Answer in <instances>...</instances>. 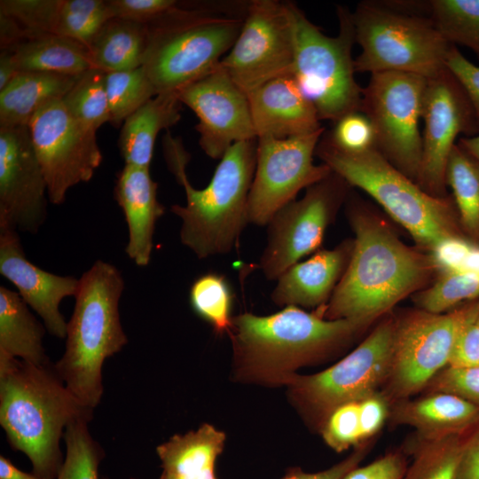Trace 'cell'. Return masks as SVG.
<instances>
[{
	"label": "cell",
	"instance_id": "obj_40",
	"mask_svg": "<svg viewBox=\"0 0 479 479\" xmlns=\"http://www.w3.org/2000/svg\"><path fill=\"white\" fill-rule=\"evenodd\" d=\"M323 137L334 148L346 153H359L377 149L374 126L362 111L342 115L334 122L332 130L325 131Z\"/></svg>",
	"mask_w": 479,
	"mask_h": 479
},
{
	"label": "cell",
	"instance_id": "obj_50",
	"mask_svg": "<svg viewBox=\"0 0 479 479\" xmlns=\"http://www.w3.org/2000/svg\"><path fill=\"white\" fill-rule=\"evenodd\" d=\"M362 454L357 452L342 462L318 473H305L300 469H294L282 479H342L348 472L357 467Z\"/></svg>",
	"mask_w": 479,
	"mask_h": 479
},
{
	"label": "cell",
	"instance_id": "obj_21",
	"mask_svg": "<svg viewBox=\"0 0 479 479\" xmlns=\"http://www.w3.org/2000/svg\"><path fill=\"white\" fill-rule=\"evenodd\" d=\"M247 98L256 138H287L323 128L292 74L258 86Z\"/></svg>",
	"mask_w": 479,
	"mask_h": 479
},
{
	"label": "cell",
	"instance_id": "obj_17",
	"mask_svg": "<svg viewBox=\"0 0 479 479\" xmlns=\"http://www.w3.org/2000/svg\"><path fill=\"white\" fill-rule=\"evenodd\" d=\"M396 329L379 326L361 344L328 369L310 376L292 377L296 394L318 409L332 410L359 402L390 373Z\"/></svg>",
	"mask_w": 479,
	"mask_h": 479
},
{
	"label": "cell",
	"instance_id": "obj_11",
	"mask_svg": "<svg viewBox=\"0 0 479 479\" xmlns=\"http://www.w3.org/2000/svg\"><path fill=\"white\" fill-rule=\"evenodd\" d=\"M51 203L60 205L68 190L89 182L102 162L97 130L68 112L61 99L43 104L27 124Z\"/></svg>",
	"mask_w": 479,
	"mask_h": 479
},
{
	"label": "cell",
	"instance_id": "obj_38",
	"mask_svg": "<svg viewBox=\"0 0 479 479\" xmlns=\"http://www.w3.org/2000/svg\"><path fill=\"white\" fill-rule=\"evenodd\" d=\"M479 296V277L463 271L441 273L437 281L419 297L428 313L441 314L456 304Z\"/></svg>",
	"mask_w": 479,
	"mask_h": 479
},
{
	"label": "cell",
	"instance_id": "obj_3",
	"mask_svg": "<svg viewBox=\"0 0 479 479\" xmlns=\"http://www.w3.org/2000/svg\"><path fill=\"white\" fill-rule=\"evenodd\" d=\"M247 4H179L147 25L142 67L158 94L177 92L219 66L242 28Z\"/></svg>",
	"mask_w": 479,
	"mask_h": 479
},
{
	"label": "cell",
	"instance_id": "obj_41",
	"mask_svg": "<svg viewBox=\"0 0 479 479\" xmlns=\"http://www.w3.org/2000/svg\"><path fill=\"white\" fill-rule=\"evenodd\" d=\"M462 450L453 445H436L425 451L405 479H456Z\"/></svg>",
	"mask_w": 479,
	"mask_h": 479
},
{
	"label": "cell",
	"instance_id": "obj_16",
	"mask_svg": "<svg viewBox=\"0 0 479 479\" xmlns=\"http://www.w3.org/2000/svg\"><path fill=\"white\" fill-rule=\"evenodd\" d=\"M479 317V302L448 313H426L396 329L390 373L397 389L412 393L449 365L464 328Z\"/></svg>",
	"mask_w": 479,
	"mask_h": 479
},
{
	"label": "cell",
	"instance_id": "obj_14",
	"mask_svg": "<svg viewBox=\"0 0 479 479\" xmlns=\"http://www.w3.org/2000/svg\"><path fill=\"white\" fill-rule=\"evenodd\" d=\"M348 186L342 177L332 171L309 186L301 200H293L272 216L259 261L267 279L277 280L303 256L318 250Z\"/></svg>",
	"mask_w": 479,
	"mask_h": 479
},
{
	"label": "cell",
	"instance_id": "obj_54",
	"mask_svg": "<svg viewBox=\"0 0 479 479\" xmlns=\"http://www.w3.org/2000/svg\"><path fill=\"white\" fill-rule=\"evenodd\" d=\"M457 144L479 162V134L472 137H462Z\"/></svg>",
	"mask_w": 479,
	"mask_h": 479
},
{
	"label": "cell",
	"instance_id": "obj_27",
	"mask_svg": "<svg viewBox=\"0 0 479 479\" xmlns=\"http://www.w3.org/2000/svg\"><path fill=\"white\" fill-rule=\"evenodd\" d=\"M27 306L19 294L0 287V358L48 365L43 346L44 327Z\"/></svg>",
	"mask_w": 479,
	"mask_h": 479
},
{
	"label": "cell",
	"instance_id": "obj_47",
	"mask_svg": "<svg viewBox=\"0 0 479 479\" xmlns=\"http://www.w3.org/2000/svg\"><path fill=\"white\" fill-rule=\"evenodd\" d=\"M479 365V317L467 326L455 344L450 367Z\"/></svg>",
	"mask_w": 479,
	"mask_h": 479
},
{
	"label": "cell",
	"instance_id": "obj_15",
	"mask_svg": "<svg viewBox=\"0 0 479 479\" xmlns=\"http://www.w3.org/2000/svg\"><path fill=\"white\" fill-rule=\"evenodd\" d=\"M422 120V157L417 183L428 193L443 196L446 166L456 138L459 134H479L469 98L447 67L428 78Z\"/></svg>",
	"mask_w": 479,
	"mask_h": 479
},
{
	"label": "cell",
	"instance_id": "obj_49",
	"mask_svg": "<svg viewBox=\"0 0 479 479\" xmlns=\"http://www.w3.org/2000/svg\"><path fill=\"white\" fill-rule=\"evenodd\" d=\"M361 438L374 434L382 425L386 409L383 402L375 397H368L358 402Z\"/></svg>",
	"mask_w": 479,
	"mask_h": 479
},
{
	"label": "cell",
	"instance_id": "obj_53",
	"mask_svg": "<svg viewBox=\"0 0 479 479\" xmlns=\"http://www.w3.org/2000/svg\"><path fill=\"white\" fill-rule=\"evenodd\" d=\"M0 479H43L34 473L21 471L3 455L0 456Z\"/></svg>",
	"mask_w": 479,
	"mask_h": 479
},
{
	"label": "cell",
	"instance_id": "obj_52",
	"mask_svg": "<svg viewBox=\"0 0 479 479\" xmlns=\"http://www.w3.org/2000/svg\"><path fill=\"white\" fill-rule=\"evenodd\" d=\"M19 73L13 51L2 49L0 52V90Z\"/></svg>",
	"mask_w": 479,
	"mask_h": 479
},
{
	"label": "cell",
	"instance_id": "obj_42",
	"mask_svg": "<svg viewBox=\"0 0 479 479\" xmlns=\"http://www.w3.org/2000/svg\"><path fill=\"white\" fill-rule=\"evenodd\" d=\"M324 438L337 452L346 450L362 439L358 402L342 404L332 412L324 429Z\"/></svg>",
	"mask_w": 479,
	"mask_h": 479
},
{
	"label": "cell",
	"instance_id": "obj_36",
	"mask_svg": "<svg viewBox=\"0 0 479 479\" xmlns=\"http://www.w3.org/2000/svg\"><path fill=\"white\" fill-rule=\"evenodd\" d=\"M111 19L114 18L107 0H62L55 34L89 48Z\"/></svg>",
	"mask_w": 479,
	"mask_h": 479
},
{
	"label": "cell",
	"instance_id": "obj_26",
	"mask_svg": "<svg viewBox=\"0 0 479 479\" xmlns=\"http://www.w3.org/2000/svg\"><path fill=\"white\" fill-rule=\"evenodd\" d=\"M80 75L19 72L0 90V128L27 126L43 104L61 99Z\"/></svg>",
	"mask_w": 479,
	"mask_h": 479
},
{
	"label": "cell",
	"instance_id": "obj_12",
	"mask_svg": "<svg viewBox=\"0 0 479 479\" xmlns=\"http://www.w3.org/2000/svg\"><path fill=\"white\" fill-rule=\"evenodd\" d=\"M294 58L290 2L248 1L242 28L220 66L245 92L292 74Z\"/></svg>",
	"mask_w": 479,
	"mask_h": 479
},
{
	"label": "cell",
	"instance_id": "obj_1",
	"mask_svg": "<svg viewBox=\"0 0 479 479\" xmlns=\"http://www.w3.org/2000/svg\"><path fill=\"white\" fill-rule=\"evenodd\" d=\"M54 367L0 358V424L12 448L26 454L33 473L56 479L64 462L59 440L72 421L90 420Z\"/></svg>",
	"mask_w": 479,
	"mask_h": 479
},
{
	"label": "cell",
	"instance_id": "obj_5",
	"mask_svg": "<svg viewBox=\"0 0 479 479\" xmlns=\"http://www.w3.org/2000/svg\"><path fill=\"white\" fill-rule=\"evenodd\" d=\"M256 145L257 139L232 145L203 189H194L186 172L177 177L185 191L186 204H174L170 210L181 220L182 244L199 259L231 252L248 224L247 203Z\"/></svg>",
	"mask_w": 479,
	"mask_h": 479
},
{
	"label": "cell",
	"instance_id": "obj_4",
	"mask_svg": "<svg viewBox=\"0 0 479 479\" xmlns=\"http://www.w3.org/2000/svg\"><path fill=\"white\" fill-rule=\"evenodd\" d=\"M123 290L121 271L102 260L82 275L74 311L67 324L66 350L54 365L68 389L91 409L103 395L105 360L128 342L119 314Z\"/></svg>",
	"mask_w": 479,
	"mask_h": 479
},
{
	"label": "cell",
	"instance_id": "obj_8",
	"mask_svg": "<svg viewBox=\"0 0 479 479\" xmlns=\"http://www.w3.org/2000/svg\"><path fill=\"white\" fill-rule=\"evenodd\" d=\"M294 58L292 75L321 120L333 122L361 111L363 88L355 79L351 51L355 38L352 12L337 5L339 32L325 35L304 12L290 2Z\"/></svg>",
	"mask_w": 479,
	"mask_h": 479
},
{
	"label": "cell",
	"instance_id": "obj_31",
	"mask_svg": "<svg viewBox=\"0 0 479 479\" xmlns=\"http://www.w3.org/2000/svg\"><path fill=\"white\" fill-rule=\"evenodd\" d=\"M445 182L452 190L461 227L479 243V162L458 144L448 159Z\"/></svg>",
	"mask_w": 479,
	"mask_h": 479
},
{
	"label": "cell",
	"instance_id": "obj_19",
	"mask_svg": "<svg viewBox=\"0 0 479 479\" xmlns=\"http://www.w3.org/2000/svg\"><path fill=\"white\" fill-rule=\"evenodd\" d=\"M177 95L198 117L199 144L208 157L220 160L235 143L257 139L247 95L220 65Z\"/></svg>",
	"mask_w": 479,
	"mask_h": 479
},
{
	"label": "cell",
	"instance_id": "obj_9",
	"mask_svg": "<svg viewBox=\"0 0 479 479\" xmlns=\"http://www.w3.org/2000/svg\"><path fill=\"white\" fill-rule=\"evenodd\" d=\"M358 326L349 319H324L294 305L268 316L247 312L232 318L238 359L274 376L286 375L292 367L342 342Z\"/></svg>",
	"mask_w": 479,
	"mask_h": 479
},
{
	"label": "cell",
	"instance_id": "obj_35",
	"mask_svg": "<svg viewBox=\"0 0 479 479\" xmlns=\"http://www.w3.org/2000/svg\"><path fill=\"white\" fill-rule=\"evenodd\" d=\"M88 419L68 424L64 432L66 455L56 479H98L104 451L91 436Z\"/></svg>",
	"mask_w": 479,
	"mask_h": 479
},
{
	"label": "cell",
	"instance_id": "obj_45",
	"mask_svg": "<svg viewBox=\"0 0 479 479\" xmlns=\"http://www.w3.org/2000/svg\"><path fill=\"white\" fill-rule=\"evenodd\" d=\"M436 382L440 392L455 394L472 403H479V365L448 366Z\"/></svg>",
	"mask_w": 479,
	"mask_h": 479
},
{
	"label": "cell",
	"instance_id": "obj_22",
	"mask_svg": "<svg viewBox=\"0 0 479 479\" xmlns=\"http://www.w3.org/2000/svg\"><path fill=\"white\" fill-rule=\"evenodd\" d=\"M157 186L147 168L125 164L117 174L114 198L129 229L125 252L139 267L151 260L156 222L165 213L157 199Z\"/></svg>",
	"mask_w": 479,
	"mask_h": 479
},
{
	"label": "cell",
	"instance_id": "obj_44",
	"mask_svg": "<svg viewBox=\"0 0 479 479\" xmlns=\"http://www.w3.org/2000/svg\"><path fill=\"white\" fill-rule=\"evenodd\" d=\"M474 245L459 234L444 237L430 248L432 264L441 273L461 271Z\"/></svg>",
	"mask_w": 479,
	"mask_h": 479
},
{
	"label": "cell",
	"instance_id": "obj_24",
	"mask_svg": "<svg viewBox=\"0 0 479 479\" xmlns=\"http://www.w3.org/2000/svg\"><path fill=\"white\" fill-rule=\"evenodd\" d=\"M182 105L177 92L160 93L124 121L118 145L126 165L149 169L159 132L180 121Z\"/></svg>",
	"mask_w": 479,
	"mask_h": 479
},
{
	"label": "cell",
	"instance_id": "obj_48",
	"mask_svg": "<svg viewBox=\"0 0 479 479\" xmlns=\"http://www.w3.org/2000/svg\"><path fill=\"white\" fill-rule=\"evenodd\" d=\"M404 474L401 457L388 454L365 467H354L342 479H403Z\"/></svg>",
	"mask_w": 479,
	"mask_h": 479
},
{
	"label": "cell",
	"instance_id": "obj_34",
	"mask_svg": "<svg viewBox=\"0 0 479 479\" xmlns=\"http://www.w3.org/2000/svg\"><path fill=\"white\" fill-rule=\"evenodd\" d=\"M232 290L226 278L216 272L200 275L190 287L189 300L192 310L217 333L232 327Z\"/></svg>",
	"mask_w": 479,
	"mask_h": 479
},
{
	"label": "cell",
	"instance_id": "obj_29",
	"mask_svg": "<svg viewBox=\"0 0 479 479\" xmlns=\"http://www.w3.org/2000/svg\"><path fill=\"white\" fill-rule=\"evenodd\" d=\"M147 40V25L111 19L89 46L93 66L106 73L142 67Z\"/></svg>",
	"mask_w": 479,
	"mask_h": 479
},
{
	"label": "cell",
	"instance_id": "obj_30",
	"mask_svg": "<svg viewBox=\"0 0 479 479\" xmlns=\"http://www.w3.org/2000/svg\"><path fill=\"white\" fill-rule=\"evenodd\" d=\"M417 12L428 17L447 42L469 48L479 59V0L417 1Z\"/></svg>",
	"mask_w": 479,
	"mask_h": 479
},
{
	"label": "cell",
	"instance_id": "obj_25",
	"mask_svg": "<svg viewBox=\"0 0 479 479\" xmlns=\"http://www.w3.org/2000/svg\"><path fill=\"white\" fill-rule=\"evenodd\" d=\"M224 442L225 435L209 424L175 435L156 448L162 467L160 479H216L215 463Z\"/></svg>",
	"mask_w": 479,
	"mask_h": 479
},
{
	"label": "cell",
	"instance_id": "obj_2",
	"mask_svg": "<svg viewBox=\"0 0 479 479\" xmlns=\"http://www.w3.org/2000/svg\"><path fill=\"white\" fill-rule=\"evenodd\" d=\"M367 216L357 209L350 213L356 237L347 268L326 307L327 319L361 326L413 292L427 277L425 258Z\"/></svg>",
	"mask_w": 479,
	"mask_h": 479
},
{
	"label": "cell",
	"instance_id": "obj_13",
	"mask_svg": "<svg viewBox=\"0 0 479 479\" xmlns=\"http://www.w3.org/2000/svg\"><path fill=\"white\" fill-rule=\"evenodd\" d=\"M325 128L287 138H257L256 163L248 196V223L267 225L303 188L327 177L331 169L316 165L313 155Z\"/></svg>",
	"mask_w": 479,
	"mask_h": 479
},
{
	"label": "cell",
	"instance_id": "obj_28",
	"mask_svg": "<svg viewBox=\"0 0 479 479\" xmlns=\"http://www.w3.org/2000/svg\"><path fill=\"white\" fill-rule=\"evenodd\" d=\"M10 50L19 72L80 75L94 67L88 47L56 34L28 38Z\"/></svg>",
	"mask_w": 479,
	"mask_h": 479
},
{
	"label": "cell",
	"instance_id": "obj_51",
	"mask_svg": "<svg viewBox=\"0 0 479 479\" xmlns=\"http://www.w3.org/2000/svg\"><path fill=\"white\" fill-rule=\"evenodd\" d=\"M456 479H479V436L462 450Z\"/></svg>",
	"mask_w": 479,
	"mask_h": 479
},
{
	"label": "cell",
	"instance_id": "obj_46",
	"mask_svg": "<svg viewBox=\"0 0 479 479\" xmlns=\"http://www.w3.org/2000/svg\"><path fill=\"white\" fill-rule=\"evenodd\" d=\"M445 65L467 92L479 124V67L466 59L455 45L451 47Z\"/></svg>",
	"mask_w": 479,
	"mask_h": 479
},
{
	"label": "cell",
	"instance_id": "obj_23",
	"mask_svg": "<svg viewBox=\"0 0 479 479\" xmlns=\"http://www.w3.org/2000/svg\"><path fill=\"white\" fill-rule=\"evenodd\" d=\"M350 252L349 247L341 245L318 251L309 259L294 263L277 279L271 294L272 302L279 306L297 307L324 303L342 277Z\"/></svg>",
	"mask_w": 479,
	"mask_h": 479
},
{
	"label": "cell",
	"instance_id": "obj_37",
	"mask_svg": "<svg viewBox=\"0 0 479 479\" xmlns=\"http://www.w3.org/2000/svg\"><path fill=\"white\" fill-rule=\"evenodd\" d=\"M478 412L474 403L455 394L440 392L410 406L407 418L426 428H443L462 424Z\"/></svg>",
	"mask_w": 479,
	"mask_h": 479
},
{
	"label": "cell",
	"instance_id": "obj_18",
	"mask_svg": "<svg viewBox=\"0 0 479 479\" xmlns=\"http://www.w3.org/2000/svg\"><path fill=\"white\" fill-rule=\"evenodd\" d=\"M47 200L28 127H1L0 228L36 233L47 218Z\"/></svg>",
	"mask_w": 479,
	"mask_h": 479
},
{
	"label": "cell",
	"instance_id": "obj_32",
	"mask_svg": "<svg viewBox=\"0 0 479 479\" xmlns=\"http://www.w3.org/2000/svg\"><path fill=\"white\" fill-rule=\"evenodd\" d=\"M105 80V71L91 67L61 98L73 117L95 130L111 121Z\"/></svg>",
	"mask_w": 479,
	"mask_h": 479
},
{
	"label": "cell",
	"instance_id": "obj_6",
	"mask_svg": "<svg viewBox=\"0 0 479 479\" xmlns=\"http://www.w3.org/2000/svg\"><path fill=\"white\" fill-rule=\"evenodd\" d=\"M316 154L350 186L376 200L422 247L459 234L452 201L435 196L392 165L378 149L346 153L321 137Z\"/></svg>",
	"mask_w": 479,
	"mask_h": 479
},
{
	"label": "cell",
	"instance_id": "obj_33",
	"mask_svg": "<svg viewBox=\"0 0 479 479\" xmlns=\"http://www.w3.org/2000/svg\"><path fill=\"white\" fill-rule=\"evenodd\" d=\"M106 91L111 121L120 126L137 108L158 94L143 67L106 73Z\"/></svg>",
	"mask_w": 479,
	"mask_h": 479
},
{
	"label": "cell",
	"instance_id": "obj_20",
	"mask_svg": "<svg viewBox=\"0 0 479 479\" xmlns=\"http://www.w3.org/2000/svg\"><path fill=\"white\" fill-rule=\"evenodd\" d=\"M0 273L14 285L24 302L41 317L51 334L66 338L67 323L59 310V304L64 298L75 296L78 279L48 272L29 262L19 232L9 228H0Z\"/></svg>",
	"mask_w": 479,
	"mask_h": 479
},
{
	"label": "cell",
	"instance_id": "obj_10",
	"mask_svg": "<svg viewBox=\"0 0 479 479\" xmlns=\"http://www.w3.org/2000/svg\"><path fill=\"white\" fill-rule=\"evenodd\" d=\"M428 78L400 73L372 74L363 88L361 111L372 121L378 151L417 183L422 157L420 130Z\"/></svg>",
	"mask_w": 479,
	"mask_h": 479
},
{
	"label": "cell",
	"instance_id": "obj_39",
	"mask_svg": "<svg viewBox=\"0 0 479 479\" xmlns=\"http://www.w3.org/2000/svg\"><path fill=\"white\" fill-rule=\"evenodd\" d=\"M62 0H1L0 13L12 18L29 38L55 34Z\"/></svg>",
	"mask_w": 479,
	"mask_h": 479
},
{
	"label": "cell",
	"instance_id": "obj_7",
	"mask_svg": "<svg viewBox=\"0 0 479 479\" xmlns=\"http://www.w3.org/2000/svg\"><path fill=\"white\" fill-rule=\"evenodd\" d=\"M361 52L356 72H400L425 78L446 68L452 46L426 16L401 11L388 1H365L352 12Z\"/></svg>",
	"mask_w": 479,
	"mask_h": 479
},
{
	"label": "cell",
	"instance_id": "obj_43",
	"mask_svg": "<svg viewBox=\"0 0 479 479\" xmlns=\"http://www.w3.org/2000/svg\"><path fill=\"white\" fill-rule=\"evenodd\" d=\"M113 18L145 25L151 24L176 9L174 0H107Z\"/></svg>",
	"mask_w": 479,
	"mask_h": 479
},
{
	"label": "cell",
	"instance_id": "obj_55",
	"mask_svg": "<svg viewBox=\"0 0 479 479\" xmlns=\"http://www.w3.org/2000/svg\"><path fill=\"white\" fill-rule=\"evenodd\" d=\"M105 479H106V478H105Z\"/></svg>",
	"mask_w": 479,
	"mask_h": 479
}]
</instances>
